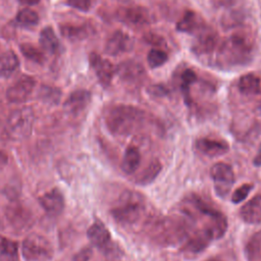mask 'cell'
Here are the masks:
<instances>
[{
	"mask_svg": "<svg viewBox=\"0 0 261 261\" xmlns=\"http://www.w3.org/2000/svg\"><path fill=\"white\" fill-rule=\"evenodd\" d=\"M104 120L108 130L116 137H128L147 126L158 124L144 109L125 104L110 106L105 112Z\"/></svg>",
	"mask_w": 261,
	"mask_h": 261,
	"instance_id": "1",
	"label": "cell"
},
{
	"mask_svg": "<svg viewBox=\"0 0 261 261\" xmlns=\"http://www.w3.org/2000/svg\"><path fill=\"white\" fill-rule=\"evenodd\" d=\"M189 217L163 216L149 218L145 224L150 239L160 246H173L191 233Z\"/></svg>",
	"mask_w": 261,
	"mask_h": 261,
	"instance_id": "2",
	"label": "cell"
},
{
	"mask_svg": "<svg viewBox=\"0 0 261 261\" xmlns=\"http://www.w3.org/2000/svg\"><path fill=\"white\" fill-rule=\"evenodd\" d=\"M254 47L253 38L246 31L231 34L223 41H219L215 49V60L218 65H243L250 61Z\"/></svg>",
	"mask_w": 261,
	"mask_h": 261,
	"instance_id": "3",
	"label": "cell"
},
{
	"mask_svg": "<svg viewBox=\"0 0 261 261\" xmlns=\"http://www.w3.org/2000/svg\"><path fill=\"white\" fill-rule=\"evenodd\" d=\"M144 197L133 191L123 192L117 203L111 208L112 218L120 225L132 226L137 224L146 215Z\"/></svg>",
	"mask_w": 261,
	"mask_h": 261,
	"instance_id": "4",
	"label": "cell"
},
{
	"mask_svg": "<svg viewBox=\"0 0 261 261\" xmlns=\"http://www.w3.org/2000/svg\"><path fill=\"white\" fill-rule=\"evenodd\" d=\"M34 120L35 115L31 107L24 106L13 110L5 124L6 137L14 141L27 139L33 130Z\"/></svg>",
	"mask_w": 261,
	"mask_h": 261,
	"instance_id": "5",
	"label": "cell"
},
{
	"mask_svg": "<svg viewBox=\"0 0 261 261\" xmlns=\"http://www.w3.org/2000/svg\"><path fill=\"white\" fill-rule=\"evenodd\" d=\"M21 250L27 261H49L54 253L50 241L46 237L36 232L25 237Z\"/></svg>",
	"mask_w": 261,
	"mask_h": 261,
	"instance_id": "6",
	"label": "cell"
},
{
	"mask_svg": "<svg viewBox=\"0 0 261 261\" xmlns=\"http://www.w3.org/2000/svg\"><path fill=\"white\" fill-rule=\"evenodd\" d=\"M4 216L9 227L16 232L29 229L34 223L33 212L17 200H12V202L6 206Z\"/></svg>",
	"mask_w": 261,
	"mask_h": 261,
	"instance_id": "7",
	"label": "cell"
},
{
	"mask_svg": "<svg viewBox=\"0 0 261 261\" xmlns=\"http://www.w3.org/2000/svg\"><path fill=\"white\" fill-rule=\"evenodd\" d=\"M210 175L214 181L216 194L220 198L226 197L234 182L232 167L225 162H216L210 169Z\"/></svg>",
	"mask_w": 261,
	"mask_h": 261,
	"instance_id": "8",
	"label": "cell"
},
{
	"mask_svg": "<svg viewBox=\"0 0 261 261\" xmlns=\"http://www.w3.org/2000/svg\"><path fill=\"white\" fill-rule=\"evenodd\" d=\"M115 17L130 27H143L151 20L149 11L145 7L135 4L118 7L115 12Z\"/></svg>",
	"mask_w": 261,
	"mask_h": 261,
	"instance_id": "9",
	"label": "cell"
},
{
	"mask_svg": "<svg viewBox=\"0 0 261 261\" xmlns=\"http://www.w3.org/2000/svg\"><path fill=\"white\" fill-rule=\"evenodd\" d=\"M218 43L219 38L216 32L206 25L198 33V36L192 45V51L198 56L210 55L214 53Z\"/></svg>",
	"mask_w": 261,
	"mask_h": 261,
	"instance_id": "10",
	"label": "cell"
},
{
	"mask_svg": "<svg viewBox=\"0 0 261 261\" xmlns=\"http://www.w3.org/2000/svg\"><path fill=\"white\" fill-rule=\"evenodd\" d=\"M186 240L187 241L180 251L188 255H196L203 252L213 238L210 230L204 226L200 229L192 231Z\"/></svg>",
	"mask_w": 261,
	"mask_h": 261,
	"instance_id": "11",
	"label": "cell"
},
{
	"mask_svg": "<svg viewBox=\"0 0 261 261\" xmlns=\"http://www.w3.org/2000/svg\"><path fill=\"white\" fill-rule=\"evenodd\" d=\"M36 85V81L29 75L19 77L6 91V98L11 103L24 102L32 94Z\"/></svg>",
	"mask_w": 261,
	"mask_h": 261,
	"instance_id": "12",
	"label": "cell"
},
{
	"mask_svg": "<svg viewBox=\"0 0 261 261\" xmlns=\"http://www.w3.org/2000/svg\"><path fill=\"white\" fill-rule=\"evenodd\" d=\"M89 61L91 67L94 69L100 84L107 88L110 86L113 75L115 73V68L113 64L106 58L101 57L99 54L93 52L89 56Z\"/></svg>",
	"mask_w": 261,
	"mask_h": 261,
	"instance_id": "13",
	"label": "cell"
},
{
	"mask_svg": "<svg viewBox=\"0 0 261 261\" xmlns=\"http://www.w3.org/2000/svg\"><path fill=\"white\" fill-rule=\"evenodd\" d=\"M39 203L43 207V209L52 216L59 215L65 206L64 197L59 189L54 188L49 192L43 194L39 198Z\"/></svg>",
	"mask_w": 261,
	"mask_h": 261,
	"instance_id": "14",
	"label": "cell"
},
{
	"mask_svg": "<svg viewBox=\"0 0 261 261\" xmlns=\"http://www.w3.org/2000/svg\"><path fill=\"white\" fill-rule=\"evenodd\" d=\"M87 236L93 246L105 252L110 249L111 236L108 228L102 221H94V223L88 228Z\"/></svg>",
	"mask_w": 261,
	"mask_h": 261,
	"instance_id": "15",
	"label": "cell"
},
{
	"mask_svg": "<svg viewBox=\"0 0 261 261\" xmlns=\"http://www.w3.org/2000/svg\"><path fill=\"white\" fill-rule=\"evenodd\" d=\"M132 46L133 42L130 37L126 33L118 30L115 31L106 41L105 52L108 55L116 56L128 51Z\"/></svg>",
	"mask_w": 261,
	"mask_h": 261,
	"instance_id": "16",
	"label": "cell"
},
{
	"mask_svg": "<svg viewBox=\"0 0 261 261\" xmlns=\"http://www.w3.org/2000/svg\"><path fill=\"white\" fill-rule=\"evenodd\" d=\"M115 73L124 82L136 83L143 80L146 72L141 63L135 60H125L118 64L115 68Z\"/></svg>",
	"mask_w": 261,
	"mask_h": 261,
	"instance_id": "17",
	"label": "cell"
},
{
	"mask_svg": "<svg viewBox=\"0 0 261 261\" xmlns=\"http://www.w3.org/2000/svg\"><path fill=\"white\" fill-rule=\"evenodd\" d=\"M195 145L200 153L208 157H218L227 153L229 150L226 142L211 138H200L196 141Z\"/></svg>",
	"mask_w": 261,
	"mask_h": 261,
	"instance_id": "18",
	"label": "cell"
},
{
	"mask_svg": "<svg viewBox=\"0 0 261 261\" xmlns=\"http://www.w3.org/2000/svg\"><path fill=\"white\" fill-rule=\"evenodd\" d=\"M91 102V93L87 90L72 92L64 102V109L70 114H80Z\"/></svg>",
	"mask_w": 261,
	"mask_h": 261,
	"instance_id": "19",
	"label": "cell"
},
{
	"mask_svg": "<svg viewBox=\"0 0 261 261\" xmlns=\"http://www.w3.org/2000/svg\"><path fill=\"white\" fill-rule=\"evenodd\" d=\"M206 27L201 15L193 10H187L176 23V30L182 33H199Z\"/></svg>",
	"mask_w": 261,
	"mask_h": 261,
	"instance_id": "20",
	"label": "cell"
},
{
	"mask_svg": "<svg viewBox=\"0 0 261 261\" xmlns=\"http://www.w3.org/2000/svg\"><path fill=\"white\" fill-rule=\"evenodd\" d=\"M240 216L248 224L261 223V194L249 200L240 211Z\"/></svg>",
	"mask_w": 261,
	"mask_h": 261,
	"instance_id": "21",
	"label": "cell"
},
{
	"mask_svg": "<svg viewBox=\"0 0 261 261\" xmlns=\"http://www.w3.org/2000/svg\"><path fill=\"white\" fill-rule=\"evenodd\" d=\"M207 227L213 239L222 238L227 230V219L224 214H222L217 209H213L211 213L207 216Z\"/></svg>",
	"mask_w": 261,
	"mask_h": 261,
	"instance_id": "22",
	"label": "cell"
},
{
	"mask_svg": "<svg viewBox=\"0 0 261 261\" xmlns=\"http://www.w3.org/2000/svg\"><path fill=\"white\" fill-rule=\"evenodd\" d=\"M141 163V152L135 145H130L126 148L122 161L121 169L126 174L134 173Z\"/></svg>",
	"mask_w": 261,
	"mask_h": 261,
	"instance_id": "23",
	"label": "cell"
},
{
	"mask_svg": "<svg viewBox=\"0 0 261 261\" xmlns=\"http://www.w3.org/2000/svg\"><path fill=\"white\" fill-rule=\"evenodd\" d=\"M40 44L43 49L51 54H58L61 50V45L51 27H46L40 33Z\"/></svg>",
	"mask_w": 261,
	"mask_h": 261,
	"instance_id": "24",
	"label": "cell"
},
{
	"mask_svg": "<svg viewBox=\"0 0 261 261\" xmlns=\"http://www.w3.org/2000/svg\"><path fill=\"white\" fill-rule=\"evenodd\" d=\"M238 88L244 95H256L260 92L261 80L254 73H246L240 77Z\"/></svg>",
	"mask_w": 261,
	"mask_h": 261,
	"instance_id": "25",
	"label": "cell"
},
{
	"mask_svg": "<svg viewBox=\"0 0 261 261\" xmlns=\"http://www.w3.org/2000/svg\"><path fill=\"white\" fill-rule=\"evenodd\" d=\"M19 66V59L13 51H6L0 54V76H10Z\"/></svg>",
	"mask_w": 261,
	"mask_h": 261,
	"instance_id": "26",
	"label": "cell"
},
{
	"mask_svg": "<svg viewBox=\"0 0 261 261\" xmlns=\"http://www.w3.org/2000/svg\"><path fill=\"white\" fill-rule=\"evenodd\" d=\"M162 169V164L158 159L151 160L136 178L138 185H148L155 180Z\"/></svg>",
	"mask_w": 261,
	"mask_h": 261,
	"instance_id": "27",
	"label": "cell"
},
{
	"mask_svg": "<svg viewBox=\"0 0 261 261\" xmlns=\"http://www.w3.org/2000/svg\"><path fill=\"white\" fill-rule=\"evenodd\" d=\"M247 261H261V230L254 232L245 246Z\"/></svg>",
	"mask_w": 261,
	"mask_h": 261,
	"instance_id": "28",
	"label": "cell"
},
{
	"mask_svg": "<svg viewBox=\"0 0 261 261\" xmlns=\"http://www.w3.org/2000/svg\"><path fill=\"white\" fill-rule=\"evenodd\" d=\"M0 261H19L17 244L6 238H0Z\"/></svg>",
	"mask_w": 261,
	"mask_h": 261,
	"instance_id": "29",
	"label": "cell"
},
{
	"mask_svg": "<svg viewBox=\"0 0 261 261\" xmlns=\"http://www.w3.org/2000/svg\"><path fill=\"white\" fill-rule=\"evenodd\" d=\"M61 35L70 41L83 40L89 35V29L86 25H75V24H61L60 25Z\"/></svg>",
	"mask_w": 261,
	"mask_h": 261,
	"instance_id": "30",
	"label": "cell"
},
{
	"mask_svg": "<svg viewBox=\"0 0 261 261\" xmlns=\"http://www.w3.org/2000/svg\"><path fill=\"white\" fill-rule=\"evenodd\" d=\"M19 50L21 54L29 60L38 63V64H43L45 62V54L42 50L37 48L36 46L30 44V43H23L19 46Z\"/></svg>",
	"mask_w": 261,
	"mask_h": 261,
	"instance_id": "31",
	"label": "cell"
},
{
	"mask_svg": "<svg viewBox=\"0 0 261 261\" xmlns=\"http://www.w3.org/2000/svg\"><path fill=\"white\" fill-rule=\"evenodd\" d=\"M61 97V91L51 86H42L38 93V98L48 104H57Z\"/></svg>",
	"mask_w": 261,
	"mask_h": 261,
	"instance_id": "32",
	"label": "cell"
},
{
	"mask_svg": "<svg viewBox=\"0 0 261 261\" xmlns=\"http://www.w3.org/2000/svg\"><path fill=\"white\" fill-rule=\"evenodd\" d=\"M15 20L18 24L22 27H34L37 25L39 22V15L35 10L24 8L17 13Z\"/></svg>",
	"mask_w": 261,
	"mask_h": 261,
	"instance_id": "33",
	"label": "cell"
},
{
	"mask_svg": "<svg viewBox=\"0 0 261 261\" xmlns=\"http://www.w3.org/2000/svg\"><path fill=\"white\" fill-rule=\"evenodd\" d=\"M168 59L165 51L160 48H152L147 54V62L151 68L162 66Z\"/></svg>",
	"mask_w": 261,
	"mask_h": 261,
	"instance_id": "34",
	"label": "cell"
},
{
	"mask_svg": "<svg viewBox=\"0 0 261 261\" xmlns=\"http://www.w3.org/2000/svg\"><path fill=\"white\" fill-rule=\"evenodd\" d=\"M196 81H197V74L193 69L187 68L182 71L180 76V88L185 95L187 103H189L190 101V88Z\"/></svg>",
	"mask_w": 261,
	"mask_h": 261,
	"instance_id": "35",
	"label": "cell"
},
{
	"mask_svg": "<svg viewBox=\"0 0 261 261\" xmlns=\"http://www.w3.org/2000/svg\"><path fill=\"white\" fill-rule=\"evenodd\" d=\"M254 186L252 184H244L241 187H239L238 189H236L232 193L231 196V202L234 204H239L242 201H244L248 195L250 194V192L253 190Z\"/></svg>",
	"mask_w": 261,
	"mask_h": 261,
	"instance_id": "36",
	"label": "cell"
},
{
	"mask_svg": "<svg viewBox=\"0 0 261 261\" xmlns=\"http://www.w3.org/2000/svg\"><path fill=\"white\" fill-rule=\"evenodd\" d=\"M66 4L81 11H88L92 6V0H66Z\"/></svg>",
	"mask_w": 261,
	"mask_h": 261,
	"instance_id": "37",
	"label": "cell"
},
{
	"mask_svg": "<svg viewBox=\"0 0 261 261\" xmlns=\"http://www.w3.org/2000/svg\"><path fill=\"white\" fill-rule=\"evenodd\" d=\"M144 40L146 43L150 44V45H153V46H164L165 45V40L158 34H155V33H147L144 35Z\"/></svg>",
	"mask_w": 261,
	"mask_h": 261,
	"instance_id": "38",
	"label": "cell"
},
{
	"mask_svg": "<svg viewBox=\"0 0 261 261\" xmlns=\"http://www.w3.org/2000/svg\"><path fill=\"white\" fill-rule=\"evenodd\" d=\"M92 249L90 247H85L73 256L72 261H89L92 257Z\"/></svg>",
	"mask_w": 261,
	"mask_h": 261,
	"instance_id": "39",
	"label": "cell"
},
{
	"mask_svg": "<svg viewBox=\"0 0 261 261\" xmlns=\"http://www.w3.org/2000/svg\"><path fill=\"white\" fill-rule=\"evenodd\" d=\"M240 0H211L212 4L217 8H227L237 4Z\"/></svg>",
	"mask_w": 261,
	"mask_h": 261,
	"instance_id": "40",
	"label": "cell"
},
{
	"mask_svg": "<svg viewBox=\"0 0 261 261\" xmlns=\"http://www.w3.org/2000/svg\"><path fill=\"white\" fill-rule=\"evenodd\" d=\"M148 91L150 94H152L154 96H159V97L167 94V89L161 85H154V86L150 87Z\"/></svg>",
	"mask_w": 261,
	"mask_h": 261,
	"instance_id": "41",
	"label": "cell"
},
{
	"mask_svg": "<svg viewBox=\"0 0 261 261\" xmlns=\"http://www.w3.org/2000/svg\"><path fill=\"white\" fill-rule=\"evenodd\" d=\"M253 163L255 166L259 167L261 166V144L259 146V149H258V153L256 154V156L254 157V160H253Z\"/></svg>",
	"mask_w": 261,
	"mask_h": 261,
	"instance_id": "42",
	"label": "cell"
},
{
	"mask_svg": "<svg viewBox=\"0 0 261 261\" xmlns=\"http://www.w3.org/2000/svg\"><path fill=\"white\" fill-rule=\"evenodd\" d=\"M7 161H8V156H7V154H6L4 151L0 150V166L5 165V164L7 163Z\"/></svg>",
	"mask_w": 261,
	"mask_h": 261,
	"instance_id": "43",
	"label": "cell"
},
{
	"mask_svg": "<svg viewBox=\"0 0 261 261\" xmlns=\"http://www.w3.org/2000/svg\"><path fill=\"white\" fill-rule=\"evenodd\" d=\"M20 3L22 4H27V5H35L37 3H39L40 0H18Z\"/></svg>",
	"mask_w": 261,
	"mask_h": 261,
	"instance_id": "44",
	"label": "cell"
},
{
	"mask_svg": "<svg viewBox=\"0 0 261 261\" xmlns=\"http://www.w3.org/2000/svg\"><path fill=\"white\" fill-rule=\"evenodd\" d=\"M259 110H260V112H261V100H260V104H259Z\"/></svg>",
	"mask_w": 261,
	"mask_h": 261,
	"instance_id": "45",
	"label": "cell"
},
{
	"mask_svg": "<svg viewBox=\"0 0 261 261\" xmlns=\"http://www.w3.org/2000/svg\"><path fill=\"white\" fill-rule=\"evenodd\" d=\"M207 261H217V260H207Z\"/></svg>",
	"mask_w": 261,
	"mask_h": 261,
	"instance_id": "46",
	"label": "cell"
}]
</instances>
